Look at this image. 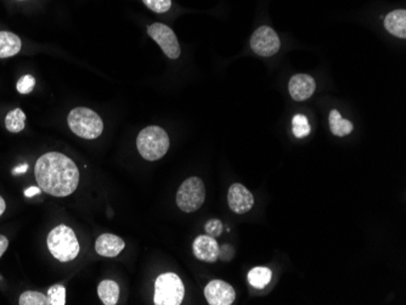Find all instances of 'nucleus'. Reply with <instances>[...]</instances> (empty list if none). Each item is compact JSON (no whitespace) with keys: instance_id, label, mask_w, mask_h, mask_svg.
I'll use <instances>...</instances> for the list:
<instances>
[{"instance_id":"obj_7","label":"nucleus","mask_w":406,"mask_h":305,"mask_svg":"<svg viewBox=\"0 0 406 305\" xmlns=\"http://www.w3.org/2000/svg\"><path fill=\"white\" fill-rule=\"evenodd\" d=\"M281 41L276 32L268 26L259 27L251 38V48L259 57H274L280 50Z\"/></svg>"},{"instance_id":"obj_20","label":"nucleus","mask_w":406,"mask_h":305,"mask_svg":"<svg viewBox=\"0 0 406 305\" xmlns=\"http://www.w3.org/2000/svg\"><path fill=\"white\" fill-rule=\"evenodd\" d=\"M20 305H50L48 295L36 291H26L19 298Z\"/></svg>"},{"instance_id":"obj_2","label":"nucleus","mask_w":406,"mask_h":305,"mask_svg":"<svg viewBox=\"0 0 406 305\" xmlns=\"http://www.w3.org/2000/svg\"><path fill=\"white\" fill-rule=\"evenodd\" d=\"M46 244L52 257L62 263L76 259L81 249L75 231L67 225H59L51 230Z\"/></svg>"},{"instance_id":"obj_28","label":"nucleus","mask_w":406,"mask_h":305,"mask_svg":"<svg viewBox=\"0 0 406 305\" xmlns=\"http://www.w3.org/2000/svg\"><path fill=\"white\" fill-rule=\"evenodd\" d=\"M38 193H41V188H36V186H32V188H27L25 190L26 197H33Z\"/></svg>"},{"instance_id":"obj_24","label":"nucleus","mask_w":406,"mask_h":305,"mask_svg":"<svg viewBox=\"0 0 406 305\" xmlns=\"http://www.w3.org/2000/svg\"><path fill=\"white\" fill-rule=\"evenodd\" d=\"M36 87V79L35 77L26 75V76L21 77L19 81H17V92L20 94H30V92Z\"/></svg>"},{"instance_id":"obj_27","label":"nucleus","mask_w":406,"mask_h":305,"mask_svg":"<svg viewBox=\"0 0 406 305\" xmlns=\"http://www.w3.org/2000/svg\"><path fill=\"white\" fill-rule=\"evenodd\" d=\"M8 247H9V239H6V236L0 235V258L6 253Z\"/></svg>"},{"instance_id":"obj_11","label":"nucleus","mask_w":406,"mask_h":305,"mask_svg":"<svg viewBox=\"0 0 406 305\" xmlns=\"http://www.w3.org/2000/svg\"><path fill=\"white\" fill-rule=\"evenodd\" d=\"M193 255L206 263H215L219 259V244L209 235H201L193 244Z\"/></svg>"},{"instance_id":"obj_16","label":"nucleus","mask_w":406,"mask_h":305,"mask_svg":"<svg viewBox=\"0 0 406 305\" xmlns=\"http://www.w3.org/2000/svg\"><path fill=\"white\" fill-rule=\"evenodd\" d=\"M97 295L105 305H116L119 300V286L112 280H104L97 287Z\"/></svg>"},{"instance_id":"obj_29","label":"nucleus","mask_w":406,"mask_h":305,"mask_svg":"<svg viewBox=\"0 0 406 305\" xmlns=\"http://www.w3.org/2000/svg\"><path fill=\"white\" fill-rule=\"evenodd\" d=\"M27 169H28V166L27 164H23V166H21V167H17V168L14 169L12 170V174L16 175V174H23L27 172Z\"/></svg>"},{"instance_id":"obj_1","label":"nucleus","mask_w":406,"mask_h":305,"mask_svg":"<svg viewBox=\"0 0 406 305\" xmlns=\"http://www.w3.org/2000/svg\"><path fill=\"white\" fill-rule=\"evenodd\" d=\"M35 175L41 191L55 197L70 196L79 184L76 163L59 152H48L38 158Z\"/></svg>"},{"instance_id":"obj_30","label":"nucleus","mask_w":406,"mask_h":305,"mask_svg":"<svg viewBox=\"0 0 406 305\" xmlns=\"http://www.w3.org/2000/svg\"><path fill=\"white\" fill-rule=\"evenodd\" d=\"M6 201H4V199H3V197H1V196H0V215H3V213H4V212H6Z\"/></svg>"},{"instance_id":"obj_15","label":"nucleus","mask_w":406,"mask_h":305,"mask_svg":"<svg viewBox=\"0 0 406 305\" xmlns=\"http://www.w3.org/2000/svg\"><path fill=\"white\" fill-rule=\"evenodd\" d=\"M21 39L11 32H0V59L15 57L21 50Z\"/></svg>"},{"instance_id":"obj_8","label":"nucleus","mask_w":406,"mask_h":305,"mask_svg":"<svg viewBox=\"0 0 406 305\" xmlns=\"http://www.w3.org/2000/svg\"><path fill=\"white\" fill-rule=\"evenodd\" d=\"M148 36L153 38V41L161 46L163 52L167 55L169 59L175 60L180 57V46H179L178 39L175 33L163 23H153L148 26Z\"/></svg>"},{"instance_id":"obj_13","label":"nucleus","mask_w":406,"mask_h":305,"mask_svg":"<svg viewBox=\"0 0 406 305\" xmlns=\"http://www.w3.org/2000/svg\"><path fill=\"white\" fill-rule=\"evenodd\" d=\"M124 241L117 235L102 234L97 237L95 242V250L99 255L106 258L117 257L124 249Z\"/></svg>"},{"instance_id":"obj_23","label":"nucleus","mask_w":406,"mask_h":305,"mask_svg":"<svg viewBox=\"0 0 406 305\" xmlns=\"http://www.w3.org/2000/svg\"><path fill=\"white\" fill-rule=\"evenodd\" d=\"M142 1L150 10L158 12V14L167 12L172 6V0H142Z\"/></svg>"},{"instance_id":"obj_14","label":"nucleus","mask_w":406,"mask_h":305,"mask_svg":"<svg viewBox=\"0 0 406 305\" xmlns=\"http://www.w3.org/2000/svg\"><path fill=\"white\" fill-rule=\"evenodd\" d=\"M385 27L387 31L393 36L405 39L406 38V11H392L391 14L386 16Z\"/></svg>"},{"instance_id":"obj_25","label":"nucleus","mask_w":406,"mask_h":305,"mask_svg":"<svg viewBox=\"0 0 406 305\" xmlns=\"http://www.w3.org/2000/svg\"><path fill=\"white\" fill-rule=\"evenodd\" d=\"M224 225L218 219H211L206 225H204V231L206 234L212 236V237H219L220 235L223 234Z\"/></svg>"},{"instance_id":"obj_12","label":"nucleus","mask_w":406,"mask_h":305,"mask_svg":"<svg viewBox=\"0 0 406 305\" xmlns=\"http://www.w3.org/2000/svg\"><path fill=\"white\" fill-rule=\"evenodd\" d=\"M315 81L313 77L308 75H296L289 79V95L296 101L308 100L315 92Z\"/></svg>"},{"instance_id":"obj_3","label":"nucleus","mask_w":406,"mask_h":305,"mask_svg":"<svg viewBox=\"0 0 406 305\" xmlns=\"http://www.w3.org/2000/svg\"><path fill=\"white\" fill-rule=\"evenodd\" d=\"M137 148L146 161H157L168 152L169 137L166 130L157 126L144 128L137 135Z\"/></svg>"},{"instance_id":"obj_6","label":"nucleus","mask_w":406,"mask_h":305,"mask_svg":"<svg viewBox=\"0 0 406 305\" xmlns=\"http://www.w3.org/2000/svg\"><path fill=\"white\" fill-rule=\"evenodd\" d=\"M206 199V188L201 179H186L177 193V204L185 213H193L202 207Z\"/></svg>"},{"instance_id":"obj_19","label":"nucleus","mask_w":406,"mask_h":305,"mask_svg":"<svg viewBox=\"0 0 406 305\" xmlns=\"http://www.w3.org/2000/svg\"><path fill=\"white\" fill-rule=\"evenodd\" d=\"M26 115L21 108H15L8 113L6 118V129L10 132H20L25 129Z\"/></svg>"},{"instance_id":"obj_17","label":"nucleus","mask_w":406,"mask_h":305,"mask_svg":"<svg viewBox=\"0 0 406 305\" xmlns=\"http://www.w3.org/2000/svg\"><path fill=\"white\" fill-rule=\"evenodd\" d=\"M329 122H330L331 132L336 137H345V135H349L353 132V123L351 121H347L343 119L340 113L337 110H332L330 112V118H329Z\"/></svg>"},{"instance_id":"obj_9","label":"nucleus","mask_w":406,"mask_h":305,"mask_svg":"<svg viewBox=\"0 0 406 305\" xmlns=\"http://www.w3.org/2000/svg\"><path fill=\"white\" fill-rule=\"evenodd\" d=\"M204 297L211 305L233 304L236 298L234 287L222 280H213L204 288Z\"/></svg>"},{"instance_id":"obj_22","label":"nucleus","mask_w":406,"mask_h":305,"mask_svg":"<svg viewBox=\"0 0 406 305\" xmlns=\"http://www.w3.org/2000/svg\"><path fill=\"white\" fill-rule=\"evenodd\" d=\"M48 298L50 305L66 304V288L65 286L54 285L48 291Z\"/></svg>"},{"instance_id":"obj_18","label":"nucleus","mask_w":406,"mask_h":305,"mask_svg":"<svg viewBox=\"0 0 406 305\" xmlns=\"http://www.w3.org/2000/svg\"><path fill=\"white\" fill-rule=\"evenodd\" d=\"M271 277H273L271 270L264 266H257L249 273V285L257 290H263L269 285Z\"/></svg>"},{"instance_id":"obj_26","label":"nucleus","mask_w":406,"mask_h":305,"mask_svg":"<svg viewBox=\"0 0 406 305\" xmlns=\"http://www.w3.org/2000/svg\"><path fill=\"white\" fill-rule=\"evenodd\" d=\"M234 248L230 244H224L223 247H219V259L230 262L234 258Z\"/></svg>"},{"instance_id":"obj_4","label":"nucleus","mask_w":406,"mask_h":305,"mask_svg":"<svg viewBox=\"0 0 406 305\" xmlns=\"http://www.w3.org/2000/svg\"><path fill=\"white\" fill-rule=\"evenodd\" d=\"M67 122L72 132L83 139H97L104 132V123L100 116L86 107L73 108L68 115Z\"/></svg>"},{"instance_id":"obj_10","label":"nucleus","mask_w":406,"mask_h":305,"mask_svg":"<svg viewBox=\"0 0 406 305\" xmlns=\"http://www.w3.org/2000/svg\"><path fill=\"white\" fill-rule=\"evenodd\" d=\"M228 202L230 209L236 214L249 212L254 204V197L242 184H233L229 188Z\"/></svg>"},{"instance_id":"obj_21","label":"nucleus","mask_w":406,"mask_h":305,"mask_svg":"<svg viewBox=\"0 0 406 305\" xmlns=\"http://www.w3.org/2000/svg\"><path fill=\"white\" fill-rule=\"evenodd\" d=\"M310 124L308 122V118L304 115H296L292 119V132L293 135L298 139L308 137L310 134Z\"/></svg>"},{"instance_id":"obj_5","label":"nucleus","mask_w":406,"mask_h":305,"mask_svg":"<svg viewBox=\"0 0 406 305\" xmlns=\"http://www.w3.org/2000/svg\"><path fill=\"white\" fill-rule=\"evenodd\" d=\"M185 295V287L178 275L166 273L160 275L155 282L153 302L156 305L182 304Z\"/></svg>"}]
</instances>
